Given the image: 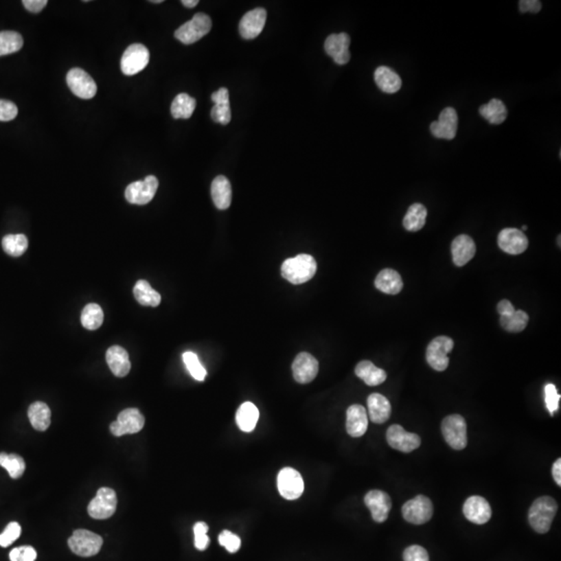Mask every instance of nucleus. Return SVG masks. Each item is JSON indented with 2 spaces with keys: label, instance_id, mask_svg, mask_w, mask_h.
<instances>
[{
  "label": "nucleus",
  "instance_id": "obj_1",
  "mask_svg": "<svg viewBox=\"0 0 561 561\" xmlns=\"http://www.w3.org/2000/svg\"><path fill=\"white\" fill-rule=\"evenodd\" d=\"M317 263L308 254L297 255L283 262L281 273L285 279L295 285L304 284L315 275Z\"/></svg>",
  "mask_w": 561,
  "mask_h": 561
},
{
  "label": "nucleus",
  "instance_id": "obj_2",
  "mask_svg": "<svg viewBox=\"0 0 561 561\" xmlns=\"http://www.w3.org/2000/svg\"><path fill=\"white\" fill-rule=\"evenodd\" d=\"M557 510V502L552 497L544 496L538 498L528 512V520L532 529L538 534H547L550 530Z\"/></svg>",
  "mask_w": 561,
  "mask_h": 561
},
{
  "label": "nucleus",
  "instance_id": "obj_3",
  "mask_svg": "<svg viewBox=\"0 0 561 561\" xmlns=\"http://www.w3.org/2000/svg\"><path fill=\"white\" fill-rule=\"evenodd\" d=\"M212 21L209 16L196 13L192 20L180 26L175 32V36L185 45L196 43L211 30Z\"/></svg>",
  "mask_w": 561,
  "mask_h": 561
},
{
  "label": "nucleus",
  "instance_id": "obj_4",
  "mask_svg": "<svg viewBox=\"0 0 561 561\" xmlns=\"http://www.w3.org/2000/svg\"><path fill=\"white\" fill-rule=\"evenodd\" d=\"M442 433L447 444L455 450H463L468 445L467 423L461 415H449L442 422Z\"/></svg>",
  "mask_w": 561,
  "mask_h": 561
},
{
  "label": "nucleus",
  "instance_id": "obj_5",
  "mask_svg": "<svg viewBox=\"0 0 561 561\" xmlns=\"http://www.w3.org/2000/svg\"><path fill=\"white\" fill-rule=\"evenodd\" d=\"M69 548L74 554L82 557H91L98 554L102 548L103 540L100 536L89 531L78 529L73 532L68 540Z\"/></svg>",
  "mask_w": 561,
  "mask_h": 561
},
{
  "label": "nucleus",
  "instance_id": "obj_6",
  "mask_svg": "<svg viewBox=\"0 0 561 561\" xmlns=\"http://www.w3.org/2000/svg\"><path fill=\"white\" fill-rule=\"evenodd\" d=\"M455 342L446 336L435 338L427 346L426 360L428 365L437 371H444L449 365L447 354L453 352Z\"/></svg>",
  "mask_w": 561,
  "mask_h": 561
},
{
  "label": "nucleus",
  "instance_id": "obj_7",
  "mask_svg": "<svg viewBox=\"0 0 561 561\" xmlns=\"http://www.w3.org/2000/svg\"><path fill=\"white\" fill-rule=\"evenodd\" d=\"M402 512L407 522L414 525H422L433 518V506L429 498L419 495L406 502Z\"/></svg>",
  "mask_w": 561,
  "mask_h": 561
},
{
  "label": "nucleus",
  "instance_id": "obj_8",
  "mask_svg": "<svg viewBox=\"0 0 561 561\" xmlns=\"http://www.w3.org/2000/svg\"><path fill=\"white\" fill-rule=\"evenodd\" d=\"M117 494L109 488H101L88 506L89 514L96 520L111 518L117 510Z\"/></svg>",
  "mask_w": 561,
  "mask_h": 561
},
{
  "label": "nucleus",
  "instance_id": "obj_9",
  "mask_svg": "<svg viewBox=\"0 0 561 561\" xmlns=\"http://www.w3.org/2000/svg\"><path fill=\"white\" fill-rule=\"evenodd\" d=\"M158 180L155 176H148L143 181L129 184L125 190V198L130 204L146 205L153 200L158 188Z\"/></svg>",
  "mask_w": 561,
  "mask_h": 561
},
{
  "label": "nucleus",
  "instance_id": "obj_10",
  "mask_svg": "<svg viewBox=\"0 0 561 561\" xmlns=\"http://www.w3.org/2000/svg\"><path fill=\"white\" fill-rule=\"evenodd\" d=\"M145 425V418L137 409H126L117 416V420L111 423V433L115 437L133 435L139 433Z\"/></svg>",
  "mask_w": 561,
  "mask_h": 561
},
{
  "label": "nucleus",
  "instance_id": "obj_11",
  "mask_svg": "<svg viewBox=\"0 0 561 561\" xmlns=\"http://www.w3.org/2000/svg\"><path fill=\"white\" fill-rule=\"evenodd\" d=\"M67 84L78 98L92 99L97 93L96 82L82 69H71L67 74Z\"/></svg>",
  "mask_w": 561,
  "mask_h": 561
},
{
  "label": "nucleus",
  "instance_id": "obj_12",
  "mask_svg": "<svg viewBox=\"0 0 561 561\" xmlns=\"http://www.w3.org/2000/svg\"><path fill=\"white\" fill-rule=\"evenodd\" d=\"M149 60L148 48L141 44H133L125 50L121 58V70L128 76L137 74L148 66Z\"/></svg>",
  "mask_w": 561,
  "mask_h": 561
},
{
  "label": "nucleus",
  "instance_id": "obj_13",
  "mask_svg": "<svg viewBox=\"0 0 561 561\" xmlns=\"http://www.w3.org/2000/svg\"><path fill=\"white\" fill-rule=\"evenodd\" d=\"M387 442L391 448L410 453L421 445V437L416 433H409L398 424L391 425L387 431Z\"/></svg>",
  "mask_w": 561,
  "mask_h": 561
},
{
  "label": "nucleus",
  "instance_id": "obj_14",
  "mask_svg": "<svg viewBox=\"0 0 561 561\" xmlns=\"http://www.w3.org/2000/svg\"><path fill=\"white\" fill-rule=\"evenodd\" d=\"M277 489L285 499H297L304 493L303 477L297 470L284 468L277 475Z\"/></svg>",
  "mask_w": 561,
  "mask_h": 561
},
{
  "label": "nucleus",
  "instance_id": "obj_15",
  "mask_svg": "<svg viewBox=\"0 0 561 561\" xmlns=\"http://www.w3.org/2000/svg\"><path fill=\"white\" fill-rule=\"evenodd\" d=\"M459 117L453 107H446L439 113V119L431 123V135L437 139H453L457 135Z\"/></svg>",
  "mask_w": 561,
  "mask_h": 561
},
{
  "label": "nucleus",
  "instance_id": "obj_16",
  "mask_svg": "<svg viewBox=\"0 0 561 561\" xmlns=\"http://www.w3.org/2000/svg\"><path fill=\"white\" fill-rule=\"evenodd\" d=\"M527 236L516 228L503 229L498 235V246L510 255H520L527 250Z\"/></svg>",
  "mask_w": 561,
  "mask_h": 561
},
{
  "label": "nucleus",
  "instance_id": "obj_17",
  "mask_svg": "<svg viewBox=\"0 0 561 561\" xmlns=\"http://www.w3.org/2000/svg\"><path fill=\"white\" fill-rule=\"evenodd\" d=\"M318 370H319L318 360L308 352H301L293 360V378L299 384L311 382L317 376Z\"/></svg>",
  "mask_w": 561,
  "mask_h": 561
},
{
  "label": "nucleus",
  "instance_id": "obj_18",
  "mask_svg": "<svg viewBox=\"0 0 561 561\" xmlns=\"http://www.w3.org/2000/svg\"><path fill=\"white\" fill-rule=\"evenodd\" d=\"M463 516L472 523L483 525L492 518V508L488 500L480 496H472L463 504Z\"/></svg>",
  "mask_w": 561,
  "mask_h": 561
},
{
  "label": "nucleus",
  "instance_id": "obj_19",
  "mask_svg": "<svg viewBox=\"0 0 561 561\" xmlns=\"http://www.w3.org/2000/svg\"><path fill=\"white\" fill-rule=\"evenodd\" d=\"M364 502L376 523H384L387 520L392 508V501L388 494L380 490H372L366 494Z\"/></svg>",
  "mask_w": 561,
  "mask_h": 561
},
{
  "label": "nucleus",
  "instance_id": "obj_20",
  "mask_svg": "<svg viewBox=\"0 0 561 561\" xmlns=\"http://www.w3.org/2000/svg\"><path fill=\"white\" fill-rule=\"evenodd\" d=\"M350 38L345 32L333 34L325 42V50L337 65H345L350 60Z\"/></svg>",
  "mask_w": 561,
  "mask_h": 561
},
{
  "label": "nucleus",
  "instance_id": "obj_21",
  "mask_svg": "<svg viewBox=\"0 0 561 561\" xmlns=\"http://www.w3.org/2000/svg\"><path fill=\"white\" fill-rule=\"evenodd\" d=\"M266 16V11L262 8L248 12L239 23V32L242 38L247 40L257 38L264 28Z\"/></svg>",
  "mask_w": 561,
  "mask_h": 561
},
{
  "label": "nucleus",
  "instance_id": "obj_22",
  "mask_svg": "<svg viewBox=\"0 0 561 561\" xmlns=\"http://www.w3.org/2000/svg\"><path fill=\"white\" fill-rule=\"evenodd\" d=\"M368 428V415L360 404H352L346 412V431L352 437L365 435Z\"/></svg>",
  "mask_w": 561,
  "mask_h": 561
},
{
  "label": "nucleus",
  "instance_id": "obj_23",
  "mask_svg": "<svg viewBox=\"0 0 561 561\" xmlns=\"http://www.w3.org/2000/svg\"><path fill=\"white\" fill-rule=\"evenodd\" d=\"M453 262L457 266H463L473 259L476 253L475 242L469 235H459L451 244Z\"/></svg>",
  "mask_w": 561,
  "mask_h": 561
},
{
  "label": "nucleus",
  "instance_id": "obj_24",
  "mask_svg": "<svg viewBox=\"0 0 561 561\" xmlns=\"http://www.w3.org/2000/svg\"><path fill=\"white\" fill-rule=\"evenodd\" d=\"M106 362L111 372L117 378H124L131 369L128 352L121 346L113 345L106 352Z\"/></svg>",
  "mask_w": 561,
  "mask_h": 561
},
{
  "label": "nucleus",
  "instance_id": "obj_25",
  "mask_svg": "<svg viewBox=\"0 0 561 561\" xmlns=\"http://www.w3.org/2000/svg\"><path fill=\"white\" fill-rule=\"evenodd\" d=\"M368 414L370 420L376 424H382L390 418L392 408L384 395L374 393L367 399Z\"/></svg>",
  "mask_w": 561,
  "mask_h": 561
},
{
  "label": "nucleus",
  "instance_id": "obj_26",
  "mask_svg": "<svg viewBox=\"0 0 561 561\" xmlns=\"http://www.w3.org/2000/svg\"><path fill=\"white\" fill-rule=\"evenodd\" d=\"M211 100L214 102V106L211 109V117L214 122L220 123L222 125H227L230 123L231 108L230 100H229V91L226 88H220V90L214 93Z\"/></svg>",
  "mask_w": 561,
  "mask_h": 561
},
{
  "label": "nucleus",
  "instance_id": "obj_27",
  "mask_svg": "<svg viewBox=\"0 0 561 561\" xmlns=\"http://www.w3.org/2000/svg\"><path fill=\"white\" fill-rule=\"evenodd\" d=\"M374 285L378 290L391 295H398L404 288L402 275L391 268L382 269L376 277Z\"/></svg>",
  "mask_w": 561,
  "mask_h": 561
},
{
  "label": "nucleus",
  "instance_id": "obj_28",
  "mask_svg": "<svg viewBox=\"0 0 561 561\" xmlns=\"http://www.w3.org/2000/svg\"><path fill=\"white\" fill-rule=\"evenodd\" d=\"M374 80L380 90L387 94H395L402 88V78L389 67H378L374 72Z\"/></svg>",
  "mask_w": 561,
  "mask_h": 561
},
{
  "label": "nucleus",
  "instance_id": "obj_29",
  "mask_svg": "<svg viewBox=\"0 0 561 561\" xmlns=\"http://www.w3.org/2000/svg\"><path fill=\"white\" fill-rule=\"evenodd\" d=\"M212 201L216 208L226 210L232 201V188L230 181L225 176H218L211 184Z\"/></svg>",
  "mask_w": 561,
  "mask_h": 561
},
{
  "label": "nucleus",
  "instance_id": "obj_30",
  "mask_svg": "<svg viewBox=\"0 0 561 561\" xmlns=\"http://www.w3.org/2000/svg\"><path fill=\"white\" fill-rule=\"evenodd\" d=\"M356 376L370 387L378 386L387 380L385 370L376 367L370 360H362L356 366Z\"/></svg>",
  "mask_w": 561,
  "mask_h": 561
},
{
  "label": "nucleus",
  "instance_id": "obj_31",
  "mask_svg": "<svg viewBox=\"0 0 561 561\" xmlns=\"http://www.w3.org/2000/svg\"><path fill=\"white\" fill-rule=\"evenodd\" d=\"M28 418L36 431H45L51 423V411L44 402H34L28 409Z\"/></svg>",
  "mask_w": 561,
  "mask_h": 561
},
{
  "label": "nucleus",
  "instance_id": "obj_32",
  "mask_svg": "<svg viewBox=\"0 0 561 561\" xmlns=\"http://www.w3.org/2000/svg\"><path fill=\"white\" fill-rule=\"evenodd\" d=\"M479 113L490 124L500 125L507 117V108L503 101L495 98L492 99L487 104L481 105L479 107Z\"/></svg>",
  "mask_w": 561,
  "mask_h": 561
},
{
  "label": "nucleus",
  "instance_id": "obj_33",
  "mask_svg": "<svg viewBox=\"0 0 561 561\" xmlns=\"http://www.w3.org/2000/svg\"><path fill=\"white\" fill-rule=\"evenodd\" d=\"M259 419V411L252 402H244L237 411L236 422L239 428L244 433H251L256 427Z\"/></svg>",
  "mask_w": 561,
  "mask_h": 561
},
{
  "label": "nucleus",
  "instance_id": "obj_34",
  "mask_svg": "<svg viewBox=\"0 0 561 561\" xmlns=\"http://www.w3.org/2000/svg\"><path fill=\"white\" fill-rule=\"evenodd\" d=\"M427 209L420 203H415L409 208L404 218V227L411 232L420 231L426 222Z\"/></svg>",
  "mask_w": 561,
  "mask_h": 561
},
{
  "label": "nucleus",
  "instance_id": "obj_35",
  "mask_svg": "<svg viewBox=\"0 0 561 561\" xmlns=\"http://www.w3.org/2000/svg\"><path fill=\"white\" fill-rule=\"evenodd\" d=\"M133 295L135 299L141 306H150V307H157L161 301V295L152 288L151 285L145 281L139 279L133 288Z\"/></svg>",
  "mask_w": 561,
  "mask_h": 561
},
{
  "label": "nucleus",
  "instance_id": "obj_36",
  "mask_svg": "<svg viewBox=\"0 0 561 561\" xmlns=\"http://www.w3.org/2000/svg\"><path fill=\"white\" fill-rule=\"evenodd\" d=\"M196 99L187 94H179L172 103L171 113L175 119H190L196 109Z\"/></svg>",
  "mask_w": 561,
  "mask_h": 561
},
{
  "label": "nucleus",
  "instance_id": "obj_37",
  "mask_svg": "<svg viewBox=\"0 0 561 561\" xmlns=\"http://www.w3.org/2000/svg\"><path fill=\"white\" fill-rule=\"evenodd\" d=\"M23 46L21 34L13 30L0 32V56L15 54Z\"/></svg>",
  "mask_w": 561,
  "mask_h": 561
},
{
  "label": "nucleus",
  "instance_id": "obj_38",
  "mask_svg": "<svg viewBox=\"0 0 561 561\" xmlns=\"http://www.w3.org/2000/svg\"><path fill=\"white\" fill-rule=\"evenodd\" d=\"M104 313L102 308L97 304H89L82 310V323L84 328L90 331H95L102 325Z\"/></svg>",
  "mask_w": 561,
  "mask_h": 561
},
{
  "label": "nucleus",
  "instance_id": "obj_39",
  "mask_svg": "<svg viewBox=\"0 0 561 561\" xmlns=\"http://www.w3.org/2000/svg\"><path fill=\"white\" fill-rule=\"evenodd\" d=\"M529 323V316L522 310L514 311L510 316H501L500 323L504 330L510 333H520L527 327Z\"/></svg>",
  "mask_w": 561,
  "mask_h": 561
},
{
  "label": "nucleus",
  "instance_id": "obj_40",
  "mask_svg": "<svg viewBox=\"0 0 561 561\" xmlns=\"http://www.w3.org/2000/svg\"><path fill=\"white\" fill-rule=\"evenodd\" d=\"M28 248V240L25 235H7L3 239V249L8 255L19 257L25 253Z\"/></svg>",
  "mask_w": 561,
  "mask_h": 561
},
{
  "label": "nucleus",
  "instance_id": "obj_41",
  "mask_svg": "<svg viewBox=\"0 0 561 561\" xmlns=\"http://www.w3.org/2000/svg\"><path fill=\"white\" fill-rule=\"evenodd\" d=\"M0 466L5 468L9 472L10 476L13 479H18L23 475L25 471V461L20 455H8V453H0Z\"/></svg>",
  "mask_w": 561,
  "mask_h": 561
},
{
  "label": "nucleus",
  "instance_id": "obj_42",
  "mask_svg": "<svg viewBox=\"0 0 561 561\" xmlns=\"http://www.w3.org/2000/svg\"><path fill=\"white\" fill-rule=\"evenodd\" d=\"M183 360L186 368H187L188 371H190L194 380H200V382H203L205 380L207 372H206L205 368L202 366V364L200 363V360H198V356L194 352H184Z\"/></svg>",
  "mask_w": 561,
  "mask_h": 561
},
{
  "label": "nucleus",
  "instance_id": "obj_43",
  "mask_svg": "<svg viewBox=\"0 0 561 561\" xmlns=\"http://www.w3.org/2000/svg\"><path fill=\"white\" fill-rule=\"evenodd\" d=\"M208 525L204 522H198L194 525V546L198 550L204 551L209 546L210 540L207 536Z\"/></svg>",
  "mask_w": 561,
  "mask_h": 561
},
{
  "label": "nucleus",
  "instance_id": "obj_44",
  "mask_svg": "<svg viewBox=\"0 0 561 561\" xmlns=\"http://www.w3.org/2000/svg\"><path fill=\"white\" fill-rule=\"evenodd\" d=\"M21 536V526L17 522H11L0 534V546L3 548L11 546Z\"/></svg>",
  "mask_w": 561,
  "mask_h": 561
},
{
  "label": "nucleus",
  "instance_id": "obj_45",
  "mask_svg": "<svg viewBox=\"0 0 561 561\" xmlns=\"http://www.w3.org/2000/svg\"><path fill=\"white\" fill-rule=\"evenodd\" d=\"M218 542L222 547L227 549L230 553H236L240 548L242 540L236 534H232L229 530H224L218 536Z\"/></svg>",
  "mask_w": 561,
  "mask_h": 561
},
{
  "label": "nucleus",
  "instance_id": "obj_46",
  "mask_svg": "<svg viewBox=\"0 0 561 561\" xmlns=\"http://www.w3.org/2000/svg\"><path fill=\"white\" fill-rule=\"evenodd\" d=\"M36 559V550L30 546L18 547L10 553L11 561H34Z\"/></svg>",
  "mask_w": 561,
  "mask_h": 561
},
{
  "label": "nucleus",
  "instance_id": "obj_47",
  "mask_svg": "<svg viewBox=\"0 0 561 561\" xmlns=\"http://www.w3.org/2000/svg\"><path fill=\"white\" fill-rule=\"evenodd\" d=\"M545 400H546L547 409L551 415L554 414L558 410L559 400L560 395L557 393L556 387L553 384H548L545 388Z\"/></svg>",
  "mask_w": 561,
  "mask_h": 561
},
{
  "label": "nucleus",
  "instance_id": "obj_48",
  "mask_svg": "<svg viewBox=\"0 0 561 561\" xmlns=\"http://www.w3.org/2000/svg\"><path fill=\"white\" fill-rule=\"evenodd\" d=\"M18 115V107L15 103L5 99H0V121L9 122L15 119Z\"/></svg>",
  "mask_w": 561,
  "mask_h": 561
},
{
  "label": "nucleus",
  "instance_id": "obj_49",
  "mask_svg": "<svg viewBox=\"0 0 561 561\" xmlns=\"http://www.w3.org/2000/svg\"><path fill=\"white\" fill-rule=\"evenodd\" d=\"M404 561H429V555L427 551L421 546L408 547L404 552Z\"/></svg>",
  "mask_w": 561,
  "mask_h": 561
},
{
  "label": "nucleus",
  "instance_id": "obj_50",
  "mask_svg": "<svg viewBox=\"0 0 561 561\" xmlns=\"http://www.w3.org/2000/svg\"><path fill=\"white\" fill-rule=\"evenodd\" d=\"M518 8H520V13H530L538 14L542 10V3L538 0H520L518 3Z\"/></svg>",
  "mask_w": 561,
  "mask_h": 561
},
{
  "label": "nucleus",
  "instance_id": "obj_51",
  "mask_svg": "<svg viewBox=\"0 0 561 561\" xmlns=\"http://www.w3.org/2000/svg\"><path fill=\"white\" fill-rule=\"evenodd\" d=\"M24 7L32 13H40L47 5V0H23Z\"/></svg>",
  "mask_w": 561,
  "mask_h": 561
},
{
  "label": "nucleus",
  "instance_id": "obj_52",
  "mask_svg": "<svg viewBox=\"0 0 561 561\" xmlns=\"http://www.w3.org/2000/svg\"><path fill=\"white\" fill-rule=\"evenodd\" d=\"M497 310L500 316H510L516 311L514 306H512V304L510 303L508 299H502V301L498 304Z\"/></svg>",
  "mask_w": 561,
  "mask_h": 561
},
{
  "label": "nucleus",
  "instance_id": "obj_53",
  "mask_svg": "<svg viewBox=\"0 0 561 561\" xmlns=\"http://www.w3.org/2000/svg\"><path fill=\"white\" fill-rule=\"evenodd\" d=\"M552 476L558 487L561 485V459H557L552 467Z\"/></svg>",
  "mask_w": 561,
  "mask_h": 561
},
{
  "label": "nucleus",
  "instance_id": "obj_54",
  "mask_svg": "<svg viewBox=\"0 0 561 561\" xmlns=\"http://www.w3.org/2000/svg\"><path fill=\"white\" fill-rule=\"evenodd\" d=\"M181 3L184 7L192 9V8L196 7V5L198 3V0H182Z\"/></svg>",
  "mask_w": 561,
  "mask_h": 561
},
{
  "label": "nucleus",
  "instance_id": "obj_55",
  "mask_svg": "<svg viewBox=\"0 0 561 561\" xmlns=\"http://www.w3.org/2000/svg\"><path fill=\"white\" fill-rule=\"evenodd\" d=\"M152 3H163V0H153L151 1Z\"/></svg>",
  "mask_w": 561,
  "mask_h": 561
},
{
  "label": "nucleus",
  "instance_id": "obj_56",
  "mask_svg": "<svg viewBox=\"0 0 561 561\" xmlns=\"http://www.w3.org/2000/svg\"><path fill=\"white\" fill-rule=\"evenodd\" d=\"M522 229H523L524 231L527 230V226H523Z\"/></svg>",
  "mask_w": 561,
  "mask_h": 561
}]
</instances>
